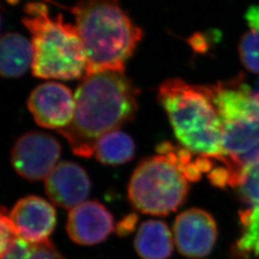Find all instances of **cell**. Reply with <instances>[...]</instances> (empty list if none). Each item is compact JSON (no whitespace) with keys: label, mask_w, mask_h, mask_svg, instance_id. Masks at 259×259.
<instances>
[{"label":"cell","mask_w":259,"mask_h":259,"mask_svg":"<svg viewBox=\"0 0 259 259\" xmlns=\"http://www.w3.org/2000/svg\"><path fill=\"white\" fill-rule=\"evenodd\" d=\"M137 93L124 72L84 74L75 93L74 117L59 133L75 155L92 157L103 136L119 129L135 116Z\"/></svg>","instance_id":"1"},{"label":"cell","mask_w":259,"mask_h":259,"mask_svg":"<svg viewBox=\"0 0 259 259\" xmlns=\"http://www.w3.org/2000/svg\"><path fill=\"white\" fill-rule=\"evenodd\" d=\"M71 12L87 55L85 74L124 72L142 31L121 9L118 0H81Z\"/></svg>","instance_id":"2"},{"label":"cell","mask_w":259,"mask_h":259,"mask_svg":"<svg viewBox=\"0 0 259 259\" xmlns=\"http://www.w3.org/2000/svg\"><path fill=\"white\" fill-rule=\"evenodd\" d=\"M158 98L183 148L225 166L222 121L207 85L170 79L159 87Z\"/></svg>","instance_id":"3"},{"label":"cell","mask_w":259,"mask_h":259,"mask_svg":"<svg viewBox=\"0 0 259 259\" xmlns=\"http://www.w3.org/2000/svg\"><path fill=\"white\" fill-rule=\"evenodd\" d=\"M207 89L222 121L225 167L233 185L243 167L259 161V100L239 78Z\"/></svg>","instance_id":"4"},{"label":"cell","mask_w":259,"mask_h":259,"mask_svg":"<svg viewBox=\"0 0 259 259\" xmlns=\"http://www.w3.org/2000/svg\"><path fill=\"white\" fill-rule=\"evenodd\" d=\"M23 23L32 35L33 74L44 79L73 80L87 71V55L77 28L64 22L61 15L51 18L47 7L30 3Z\"/></svg>","instance_id":"5"},{"label":"cell","mask_w":259,"mask_h":259,"mask_svg":"<svg viewBox=\"0 0 259 259\" xmlns=\"http://www.w3.org/2000/svg\"><path fill=\"white\" fill-rule=\"evenodd\" d=\"M188 180L163 155L145 158L136 168L128 185V198L140 212L165 216L175 211L188 194Z\"/></svg>","instance_id":"6"},{"label":"cell","mask_w":259,"mask_h":259,"mask_svg":"<svg viewBox=\"0 0 259 259\" xmlns=\"http://www.w3.org/2000/svg\"><path fill=\"white\" fill-rule=\"evenodd\" d=\"M61 145L50 135L30 132L21 136L11 152L12 165L19 176L32 182L47 179L58 164Z\"/></svg>","instance_id":"7"},{"label":"cell","mask_w":259,"mask_h":259,"mask_svg":"<svg viewBox=\"0 0 259 259\" xmlns=\"http://www.w3.org/2000/svg\"><path fill=\"white\" fill-rule=\"evenodd\" d=\"M28 108L39 126L60 131L74 117L75 94L62 83H42L31 93Z\"/></svg>","instance_id":"8"},{"label":"cell","mask_w":259,"mask_h":259,"mask_svg":"<svg viewBox=\"0 0 259 259\" xmlns=\"http://www.w3.org/2000/svg\"><path fill=\"white\" fill-rule=\"evenodd\" d=\"M217 239V225L212 216L200 208L181 213L174 224V240L179 251L188 257L209 254Z\"/></svg>","instance_id":"9"},{"label":"cell","mask_w":259,"mask_h":259,"mask_svg":"<svg viewBox=\"0 0 259 259\" xmlns=\"http://www.w3.org/2000/svg\"><path fill=\"white\" fill-rule=\"evenodd\" d=\"M9 218L18 237L32 243L48 241L55 229L54 207L37 196L20 199L12 208Z\"/></svg>","instance_id":"10"},{"label":"cell","mask_w":259,"mask_h":259,"mask_svg":"<svg viewBox=\"0 0 259 259\" xmlns=\"http://www.w3.org/2000/svg\"><path fill=\"white\" fill-rule=\"evenodd\" d=\"M111 212L96 201H88L70 210L66 232L70 239L83 246H92L108 238L113 231Z\"/></svg>","instance_id":"11"},{"label":"cell","mask_w":259,"mask_h":259,"mask_svg":"<svg viewBox=\"0 0 259 259\" xmlns=\"http://www.w3.org/2000/svg\"><path fill=\"white\" fill-rule=\"evenodd\" d=\"M91 186L85 170L70 161L59 163L46 179V191L52 203L70 210L83 204Z\"/></svg>","instance_id":"12"},{"label":"cell","mask_w":259,"mask_h":259,"mask_svg":"<svg viewBox=\"0 0 259 259\" xmlns=\"http://www.w3.org/2000/svg\"><path fill=\"white\" fill-rule=\"evenodd\" d=\"M135 248L142 259H167L171 256L173 235L166 223L148 220L139 227L135 238Z\"/></svg>","instance_id":"13"},{"label":"cell","mask_w":259,"mask_h":259,"mask_svg":"<svg viewBox=\"0 0 259 259\" xmlns=\"http://www.w3.org/2000/svg\"><path fill=\"white\" fill-rule=\"evenodd\" d=\"M33 45L17 33H7L1 38L0 68L5 78H17L33 65Z\"/></svg>","instance_id":"14"},{"label":"cell","mask_w":259,"mask_h":259,"mask_svg":"<svg viewBox=\"0 0 259 259\" xmlns=\"http://www.w3.org/2000/svg\"><path fill=\"white\" fill-rule=\"evenodd\" d=\"M136 146L127 134L118 130L111 132L98 140L94 155L98 161L107 165H119L132 160Z\"/></svg>","instance_id":"15"},{"label":"cell","mask_w":259,"mask_h":259,"mask_svg":"<svg viewBox=\"0 0 259 259\" xmlns=\"http://www.w3.org/2000/svg\"><path fill=\"white\" fill-rule=\"evenodd\" d=\"M1 259H64V257L49 240L32 243L18 237L7 250L1 252Z\"/></svg>","instance_id":"16"},{"label":"cell","mask_w":259,"mask_h":259,"mask_svg":"<svg viewBox=\"0 0 259 259\" xmlns=\"http://www.w3.org/2000/svg\"><path fill=\"white\" fill-rule=\"evenodd\" d=\"M238 53L245 68L259 74V31L250 29L241 37Z\"/></svg>","instance_id":"17"},{"label":"cell","mask_w":259,"mask_h":259,"mask_svg":"<svg viewBox=\"0 0 259 259\" xmlns=\"http://www.w3.org/2000/svg\"><path fill=\"white\" fill-rule=\"evenodd\" d=\"M5 208H2L1 212V221H0V227H1V252L5 251L9 248L10 245L18 238V235L15 232L13 225L10 220L9 215L5 214Z\"/></svg>","instance_id":"18"},{"label":"cell","mask_w":259,"mask_h":259,"mask_svg":"<svg viewBox=\"0 0 259 259\" xmlns=\"http://www.w3.org/2000/svg\"><path fill=\"white\" fill-rule=\"evenodd\" d=\"M137 222H138V218L135 214L129 215L124 220L118 223V225L116 227V232L120 235H126L134 230Z\"/></svg>","instance_id":"19"},{"label":"cell","mask_w":259,"mask_h":259,"mask_svg":"<svg viewBox=\"0 0 259 259\" xmlns=\"http://www.w3.org/2000/svg\"><path fill=\"white\" fill-rule=\"evenodd\" d=\"M246 21L250 29L259 31V5H253L248 9Z\"/></svg>","instance_id":"20"},{"label":"cell","mask_w":259,"mask_h":259,"mask_svg":"<svg viewBox=\"0 0 259 259\" xmlns=\"http://www.w3.org/2000/svg\"><path fill=\"white\" fill-rule=\"evenodd\" d=\"M251 92H252L253 97H254L256 100H259V80L257 81V83H255L254 89L251 90Z\"/></svg>","instance_id":"21"}]
</instances>
